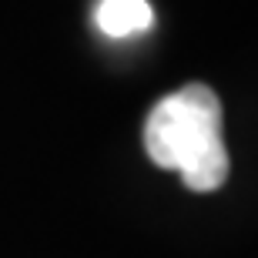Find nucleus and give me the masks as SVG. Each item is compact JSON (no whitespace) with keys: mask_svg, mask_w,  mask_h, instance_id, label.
<instances>
[{"mask_svg":"<svg viewBox=\"0 0 258 258\" xmlns=\"http://www.w3.org/2000/svg\"><path fill=\"white\" fill-rule=\"evenodd\" d=\"M94 24L107 37H134L151 30L154 10L148 0H101L94 7Z\"/></svg>","mask_w":258,"mask_h":258,"instance_id":"nucleus-2","label":"nucleus"},{"mask_svg":"<svg viewBox=\"0 0 258 258\" xmlns=\"http://www.w3.org/2000/svg\"><path fill=\"white\" fill-rule=\"evenodd\" d=\"M144 151L158 168L178 171L191 191H218L231 168L218 94L208 84L164 94L144 121Z\"/></svg>","mask_w":258,"mask_h":258,"instance_id":"nucleus-1","label":"nucleus"}]
</instances>
